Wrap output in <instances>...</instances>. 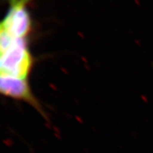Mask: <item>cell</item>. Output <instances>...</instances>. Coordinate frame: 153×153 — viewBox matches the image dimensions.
I'll use <instances>...</instances> for the list:
<instances>
[{
    "instance_id": "obj_5",
    "label": "cell",
    "mask_w": 153,
    "mask_h": 153,
    "mask_svg": "<svg viewBox=\"0 0 153 153\" xmlns=\"http://www.w3.org/2000/svg\"><path fill=\"white\" fill-rule=\"evenodd\" d=\"M0 57H1V55H0Z\"/></svg>"
},
{
    "instance_id": "obj_1",
    "label": "cell",
    "mask_w": 153,
    "mask_h": 153,
    "mask_svg": "<svg viewBox=\"0 0 153 153\" xmlns=\"http://www.w3.org/2000/svg\"><path fill=\"white\" fill-rule=\"evenodd\" d=\"M33 60L25 38H16L11 46L1 54L0 73L27 79Z\"/></svg>"
},
{
    "instance_id": "obj_4",
    "label": "cell",
    "mask_w": 153,
    "mask_h": 153,
    "mask_svg": "<svg viewBox=\"0 0 153 153\" xmlns=\"http://www.w3.org/2000/svg\"><path fill=\"white\" fill-rule=\"evenodd\" d=\"M2 31H3V27H2V23H0V34H1V33H2Z\"/></svg>"
},
{
    "instance_id": "obj_2",
    "label": "cell",
    "mask_w": 153,
    "mask_h": 153,
    "mask_svg": "<svg viewBox=\"0 0 153 153\" xmlns=\"http://www.w3.org/2000/svg\"><path fill=\"white\" fill-rule=\"evenodd\" d=\"M28 0H13L2 22L5 32L14 38H25L31 29V19L26 7Z\"/></svg>"
},
{
    "instance_id": "obj_3",
    "label": "cell",
    "mask_w": 153,
    "mask_h": 153,
    "mask_svg": "<svg viewBox=\"0 0 153 153\" xmlns=\"http://www.w3.org/2000/svg\"><path fill=\"white\" fill-rule=\"evenodd\" d=\"M0 94L24 101L42 113L40 103L31 91L27 79L0 73Z\"/></svg>"
}]
</instances>
